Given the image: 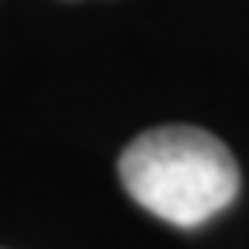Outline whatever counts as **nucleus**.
Here are the masks:
<instances>
[{
  "mask_svg": "<svg viewBox=\"0 0 249 249\" xmlns=\"http://www.w3.org/2000/svg\"><path fill=\"white\" fill-rule=\"evenodd\" d=\"M128 197L177 229H197L239 197V166L222 139L194 124L139 135L118 160Z\"/></svg>",
  "mask_w": 249,
  "mask_h": 249,
  "instance_id": "f257e3e1",
  "label": "nucleus"
}]
</instances>
